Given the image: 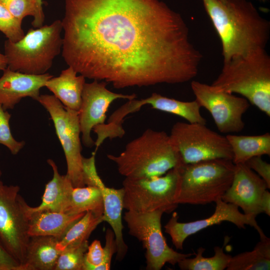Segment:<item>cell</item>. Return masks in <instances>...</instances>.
Segmentation results:
<instances>
[{"label": "cell", "instance_id": "f1b7e54d", "mask_svg": "<svg viewBox=\"0 0 270 270\" xmlns=\"http://www.w3.org/2000/svg\"><path fill=\"white\" fill-rule=\"evenodd\" d=\"M22 24V21L14 16L0 3V31L8 40L15 42L24 36Z\"/></svg>", "mask_w": 270, "mask_h": 270}, {"label": "cell", "instance_id": "8992f818", "mask_svg": "<svg viewBox=\"0 0 270 270\" xmlns=\"http://www.w3.org/2000/svg\"><path fill=\"white\" fill-rule=\"evenodd\" d=\"M62 21L30 28L20 40H8L4 44V54L10 70L30 74L46 73L54 58L62 50Z\"/></svg>", "mask_w": 270, "mask_h": 270}, {"label": "cell", "instance_id": "2e32d148", "mask_svg": "<svg viewBox=\"0 0 270 270\" xmlns=\"http://www.w3.org/2000/svg\"><path fill=\"white\" fill-rule=\"evenodd\" d=\"M146 104L151 106L152 108L180 116L189 123L206 124V119L200 114L201 106L196 100L190 102H184L156 92L146 98L128 100V102L112 113L110 119L114 124L121 125L123 123L124 118L127 115L138 111L142 106Z\"/></svg>", "mask_w": 270, "mask_h": 270}, {"label": "cell", "instance_id": "30bf717a", "mask_svg": "<svg viewBox=\"0 0 270 270\" xmlns=\"http://www.w3.org/2000/svg\"><path fill=\"white\" fill-rule=\"evenodd\" d=\"M164 213L160 210L144 213L128 211L124 216L129 234L142 242L146 250L148 270H160L166 263L175 265L180 260L196 254L180 253L168 246L162 230L161 218Z\"/></svg>", "mask_w": 270, "mask_h": 270}, {"label": "cell", "instance_id": "8d00e7d4", "mask_svg": "<svg viewBox=\"0 0 270 270\" xmlns=\"http://www.w3.org/2000/svg\"><path fill=\"white\" fill-rule=\"evenodd\" d=\"M260 210L268 216H270V192L266 190L262 196L260 204Z\"/></svg>", "mask_w": 270, "mask_h": 270}, {"label": "cell", "instance_id": "6da1fadb", "mask_svg": "<svg viewBox=\"0 0 270 270\" xmlns=\"http://www.w3.org/2000/svg\"><path fill=\"white\" fill-rule=\"evenodd\" d=\"M66 63L116 88L192 80L202 56L181 15L160 0H66Z\"/></svg>", "mask_w": 270, "mask_h": 270}, {"label": "cell", "instance_id": "ab89813d", "mask_svg": "<svg viewBox=\"0 0 270 270\" xmlns=\"http://www.w3.org/2000/svg\"><path fill=\"white\" fill-rule=\"evenodd\" d=\"M258 0L260 2H265L266 1H267L268 0Z\"/></svg>", "mask_w": 270, "mask_h": 270}, {"label": "cell", "instance_id": "5b68a950", "mask_svg": "<svg viewBox=\"0 0 270 270\" xmlns=\"http://www.w3.org/2000/svg\"><path fill=\"white\" fill-rule=\"evenodd\" d=\"M177 168L179 179L176 203L204 205L222 198L232 184L235 164L230 160L216 158L183 162Z\"/></svg>", "mask_w": 270, "mask_h": 270}, {"label": "cell", "instance_id": "836d02e7", "mask_svg": "<svg viewBox=\"0 0 270 270\" xmlns=\"http://www.w3.org/2000/svg\"><path fill=\"white\" fill-rule=\"evenodd\" d=\"M244 163L256 172L266 182L268 188H270V164L264 161L261 156L252 157Z\"/></svg>", "mask_w": 270, "mask_h": 270}, {"label": "cell", "instance_id": "ba28073f", "mask_svg": "<svg viewBox=\"0 0 270 270\" xmlns=\"http://www.w3.org/2000/svg\"><path fill=\"white\" fill-rule=\"evenodd\" d=\"M48 112L64 153L66 175L74 188L85 186L78 111L64 106L54 95L40 94L37 100Z\"/></svg>", "mask_w": 270, "mask_h": 270}, {"label": "cell", "instance_id": "ac0fdd59", "mask_svg": "<svg viewBox=\"0 0 270 270\" xmlns=\"http://www.w3.org/2000/svg\"><path fill=\"white\" fill-rule=\"evenodd\" d=\"M85 185L98 188L102 194L104 211L103 221L111 226L114 234L117 246L116 260L122 261L127 254L128 247L124 241L122 234V211L124 190L122 188L116 189L105 186L97 171L90 172L84 180Z\"/></svg>", "mask_w": 270, "mask_h": 270}, {"label": "cell", "instance_id": "4316f807", "mask_svg": "<svg viewBox=\"0 0 270 270\" xmlns=\"http://www.w3.org/2000/svg\"><path fill=\"white\" fill-rule=\"evenodd\" d=\"M205 248L200 247L192 258H186L177 264L182 270H224L226 268L232 256L226 254L223 247L216 246L214 254L210 258L203 256Z\"/></svg>", "mask_w": 270, "mask_h": 270}, {"label": "cell", "instance_id": "52a82bcc", "mask_svg": "<svg viewBox=\"0 0 270 270\" xmlns=\"http://www.w3.org/2000/svg\"><path fill=\"white\" fill-rule=\"evenodd\" d=\"M178 179L177 166L160 176L125 178L122 182L124 208L138 213L158 210L172 212L178 206L176 199Z\"/></svg>", "mask_w": 270, "mask_h": 270}, {"label": "cell", "instance_id": "44dd1931", "mask_svg": "<svg viewBox=\"0 0 270 270\" xmlns=\"http://www.w3.org/2000/svg\"><path fill=\"white\" fill-rule=\"evenodd\" d=\"M85 213L70 214L50 211L33 213L29 216L28 234L30 237L52 236L60 240Z\"/></svg>", "mask_w": 270, "mask_h": 270}, {"label": "cell", "instance_id": "8fae6325", "mask_svg": "<svg viewBox=\"0 0 270 270\" xmlns=\"http://www.w3.org/2000/svg\"><path fill=\"white\" fill-rule=\"evenodd\" d=\"M18 186L0 182V240L22 266L30 239L27 203L19 194Z\"/></svg>", "mask_w": 270, "mask_h": 270}, {"label": "cell", "instance_id": "603a6c76", "mask_svg": "<svg viewBox=\"0 0 270 270\" xmlns=\"http://www.w3.org/2000/svg\"><path fill=\"white\" fill-rule=\"evenodd\" d=\"M226 138L232 152L234 164L244 163L254 156H270V134L258 136L228 134Z\"/></svg>", "mask_w": 270, "mask_h": 270}, {"label": "cell", "instance_id": "1f68e13d", "mask_svg": "<svg viewBox=\"0 0 270 270\" xmlns=\"http://www.w3.org/2000/svg\"><path fill=\"white\" fill-rule=\"evenodd\" d=\"M104 249L100 240H94L88 245L85 254L82 270H94L100 265L104 260Z\"/></svg>", "mask_w": 270, "mask_h": 270}, {"label": "cell", "instance_id": "9a60e30c", "mask_svg": "<svg viewBox=\"0 0 270 270\" xmlns=\"http://www.w3.org/2000/svg\"><path fill=\"white\" fill-rule=\"evenodd\" d=\"M268 189L266 182L245 163L238 164H235L232 184L222 199L240 207L245 214L256 218L262 213L260 201Z\"/></svg>", "mask_w": 270, "mask_h": 270}, {"label": "cell", "instance_id": "e575fe53", "mask_svg": "<svg viewBox=\"0 0 270 270\" xmlns=\"http://www.w3.org/2000/svg\"><path fill=\"white\" fill-rule=\"evenodd\" d=\"M0 270H22L20 264L7 251L0 240Z\"/></svg>", "mask_w": 270, "mask_h": 270}, {"label": "cell", "instance_id": "4dcf8cb0", "mask_svg": "<svg viewBox=\"0 0 270 270\" xmlns=\"http://www.w3.org/2000/svg\"><path fill=\"white\" fill-rule=\"evenodd\" d=\"M0 3L22 22L26 16H32L34 18L36 15L35 0H0Z\"/></svg>", "mask_w": 270, "mask_h": 270}, {"label": "cell", "instance_id": "d4e9b609", "mask_svg": "<svg viewBox=\"0 0 270 270\" xmlns=\"http://www.w3.org/2000/svg\"><path fill=\"white\" fill-rule=\"evenodd\" d=\"M104 211L102 196L98 188L85 186L73 188L66 213L78 214L91 212L96 216L101 217Z\"/></svg>", "mask_w": 270, "mask_h": 270}, {"label": "cell", "instance_id": "e0dca14e", "mask_svg": "<svg viewBox=\"0 0 270 270\" xmlns=\"http://www.w3.org/2000/svg\"><path fill=\"white\" fill-rule=\"evenodd\" d=\"M53 76L48 73L30 74L14 71L8 67L0 77V104L4 110L12 109L24 98L38 100L40 90Z\"/></svg>", "mask_w": 270, "mask_h": 270}, {"label": "cell", "instance_id": "f35d334b", "mask_svg": "<svg viewBox=\"0 0 270 270\" xmlns=\"http://www.w3.org/2000/svg\"><path fill=\"white\" fill-rule=\"evenodd\" d=\"M2 170H0V182L1 181L0 178L2 176Z\"/></svg>", "mask_w": 270, "mask_h": 270}, {"label": "cell", "instance_id": "7402d4cb", "mask_svg": "<svg viewBox=\"0 0 270 270\" xmlns=\"http://www.w3.org/2000/svg\"><path fill=\"white\" fill-rule=\"evenodd\" d=\"M58 240L52 236L30 237L23 270H54L61 252L56 248Z\"/></svg>", "mask_w": 270, "mask_h": 270}, {"label": "cell", "instance_id": "60d3db41", "mask_svg": "<svg viewBox=\"0 0 270 270\" xmlns=\"http://www.w3.org/2000/svg\"><path fill=\"white\" fill-rule=\"evenodd\" d=\"M220 0L222 2H225L228 1L229 0Z\"/></svg>", "mask_w": 270, "mask_h": 270}, {"label": "cell", "instance_id": "d6a6232c", "mask_svg": "<svg viewBox=\"0 0 270 270\" xmlns=\"http://www.w3.org/2000/svg\"><path fill=\"white\" fill-rule=\"evenodd\" d=\"M104 249V257L102 263L96 266L94 270H109L110 268L112 258L116 253L117 246L114 234L111 228H108L106 234V244Z\"/></svg>", "mask_w": 270, "mask_h": 270}, {"label": "cell", "instance_id": "484cf974", "mask_svg": "<svg viewBox=\"0 0 270 270\" xmlns=\"http://www.w3.org/2000/svg\"><path fill=\"white\" fill-rule=\"evenodd\" d=\"M103 221L102 216L98 217L92 212H87L72 224L64 236L58 240L56 248L60 252L67 246L81 244L88 240L92 232Z\"/></svg>", "mask_w": 270, "mask_h": 270}, {"label": "cell", "instance_id": "ffe728a7", "mask_svg": "<svg viewBox=\"0 0 270 270\" xmlns=\"http://www.w3.org/2000/svg\"><path fill=\"white\" fill-rule=\"evenodd\" d=\"M71 66L62 70L60 74L54 76L46 83L45 86L62 104L68 108L78 111L86 78Z\"/></svg>", "mask_w": 270, "mask_h": 270}, {"label": "cell", "instance_id": "3957f363", "mask_svg": "<svg viewBox=\"0 0 270 270\" xmlns=\"http://www.w3.org/2000/svg\"><path fill=\"white\" fill-rule=\"evenodd\" d=\"M107 158L128 178L160 176L183 162L170 136L150 128L128 142L120 154Z\"/></svg>", "mask_w": 270, "mask_h": 270}, {"label": "cell", "instance_id": "7c38bea8", "mask_svg": "<svg viewBox=\"0 0 270 270\" xmlns=\"http://www.w3.org/2000/svg\"><path fill=\"white\" fill-rule=\"evenodd\" d=\"M190 85L195 100L210 112L220 132H238L244 129L242 116L250 105L246 98L196 80Z\"/></svg>", "mask_w": 270, "mask_h": 270}, {"label": "cell", "instance_id": "d6986e66", "mask_svg": "<svg viewBox=\"0 0 270 270\" xmlns=\"http://www.w3.org/2000/svg\"><path fill=\"white\" fill-rule=\"evenodd\" d=\"M53 171L52 179L46 185L42 202L36 207L28 204L26 212L29 218L33 213L50 211L66 212L69 206L74 186L66 174L61 175L55 162L47 160Z\"/></svg>", "mask_w": 270, "mask_h": 270}, {"label": "cell", "instance_id": "74e56055", "mask_svg": "<svg viewBox=\"0 0 270 270\" xmlns=\"http://www.w3.org/2000/svg\"><path fill=\"white\" fill-rule=\"evenodd\" d=\"M7 68V61L4 54L0 51V70H4Z\"/></svg>", "mask_w": 270, "mask_h": 270}, {"label": "cell", "instance_id": "d590c367", "mask_svg": "<svg viewBox=\"0 0 270 270\" xmlns=\"http://www.w3.org/2000/svg\"><path fill=\"white\" fill-rule=\"evenodd\" d=\"M36 7V15L33 19L32 24L34 28L43 26L44 20V14L42 8V0H35Z\"/></svg>", "mask_w": 270, "mask_h": 270}, {"label": "cell", "instance_id": "9c48e42d", "mask_svg": "<svg viewBox=\"0 0 270 270\" xmlns=\"http://www.w3.org/2000/svg\"><path fill=\"white\" fill-rule=\"evenodd\" d=\"M184 162L224 158L232 160V152L226 136L208 128L206 124L177 122L169 135Z\"/></svg>", "mask_w": 270, "mask_h": 270}, {"label": "cell", "instance_id": "f546056e", "mask_svg": "<svg viewBox=\"0 0 270 270\" xmlns=\"http://www.w3.org/2000/svg\"><path fill=\"white\" fill-rule=\"evenodd\" d=\"M11 114L0 104V144L6 147L13 155H16L24 148L25 142L18 141L12 136L10 120Z\"/></svg>", "mask_w": 270, "mask_h": 270}, {"label": "cell", "instance_id": "83f0119b", "mask_svg": "<svg viewBox=\"0 0 270 270\" xmlns=\"http://www.w3.org/2000/svg\"><path fill=\"white\" fill-rule=\"evenodd\" d=\"M88 240L70 245L60 252L54 270H82Z\"/></svg>", "mask_w": 270, "mask_h": 270}, {"label": "cell", "instance_id": "4fadbf2b", "mask_svg": "<svg viewBox=\"0 0 270 270\" xmlns=\"http://www.w3.org/2000/svg\"><path fill=\"white\" fill-rule=\"evenodd\" d=\"M214 202L216 208L214 214L204 219L180 222H178V214L176 212L172 214L164 228L165 232L170 236L176 249L182 250L184 240L190 235L208 226L219 224L222 222H232L239 228H246V225H249L253 226L258 232L262 230L256 218L240 212L237 206L225 202L222 198L217 200Z\"/></svg>", "mask_w": 270, "mask_h": 270}, {"label": "cell", "instance_id": "7a4b0ae2", "mask_svg": "<svg viewBox=\"0 0 270 270\" xmlns=\"http://www.w3.org/2000/svg\"><path fill=\"white\" fill-rule=\"evenodd\" d=\"M220 38L223 62L260 48L270 36V22L247 0H202Z\"/></svg>", "mask_w": 270, "mask_h": 270}, {"label": "cell", "instance_id": "cb8c5ba5", "mask_svg": "<svg viewBox=\"0 0 270 270\" xmlns=\"http://www.w3.org/2000/svg\"><path fill=\"white\" fill-rule=\"evenodd\" d=\"M260 240L252 251L232 256L227 270H269L270 239L262 230L258 232Z\"/></svg>", "mask_w": 270, "mask_h": 270}, {"label": "cell", "instance_id": "277c9868", "mask_svg": "<svg viewBox=\"0 0 270 270\" xmlns=\"http://www.w3.org/2000/svg\"><path fill=\"white\" fill-rule=\"evenodd\" d=\"M212 85L230 94H238L270 116V56L260 48L223 62Z\"/></svg>", "mask_w": 270, "mask_h": 270}, {"label": "cell", "instance_id": "5bb4252c", "mask_svg": "<svg viewBox=\"0 0 270 270\" xmlns=\"http://www.w3.org/2000/svg\"><path fill=\"white\" fill-rule=\"evenodd\" d=\"M107 82L94 80L85 83L78 110L82 140L87 148H92L94 142L91 136L93 128L105 123L106 112L110 104L118 99L131 100L136 98V94H124L111 92L106 86Z\"/></svg>", "mask_w": 270, "mask_h": 270}]
</instances>
